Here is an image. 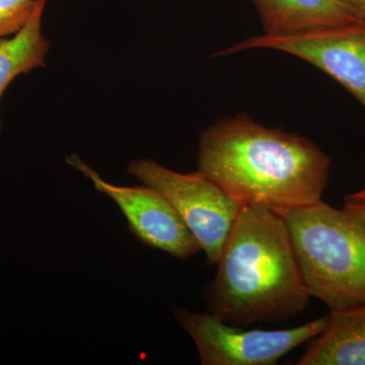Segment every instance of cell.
I'll list each match as a JSON object with an SVG mask.
<instances>
[{
  "mask_svg": "<svg viewBox=\"0 0 365 365\" xmlns=\"http://www.w3.org/2000/svg\"><path fill=\"white\" fill-rule=\"evenodd\" d=\"M38 0H0V38L11 37L30 20Z\"/></svg>",
  "mask_w": 365,
  "mask_h": 365,
  "instance_id": "8fae6325",
  "label": "cell"
},
{
  "mask_svg": "<svg viewBox=\"0 0 365 365\" xmlns=\"http://www.w3.org/2000/svg\"><path fill=\"white\" fill-rule=\"evenodd\" d=\"M263 26V35L287 36L324 26L365 20L338 0H250Z\"/></svg>",
  "mask_w": 365,
  "mask_h": 365,
  "instance_id": "ba28073f",
  "label": "cell"
},
{
  "mask_svg": "<svg viewBox=\"0 0 365 365\" xmlns=\"http://www.w3.org/2000/svg\"><path fill=\"white\" fill-rule=\"evenodd\" d=\"M216 266L208 312L230 325L281 323L311 299L287 223L270 209L242 206Z\"/></svg>",
  "mask_w": 365,
  "mask_h": 365,
  "instance_id": "7a4b0ae2",
  "label": "cell"
},
{
  "mask_svg": "<svg viewBox=\"0 0 365 365\" xmlns=\"http://www.w3.org/2000/svg\"><path fill=\"white\" fill-rule=\"evenodd\" d=\"M297 365H365V304L332 311Z\"/></svg>",
  "mask_w": 365,
  "mask_h": 365,
  "instance_id": "9c48e42d",
  "label": "cell"
},
{
  "mask_svg": "<svg viewBox=\"0 0 365 365\" xmlns=\"http://www.w3.org/2000/svg\"><path fill=\"white\" fill-rule=\"evenodd\" d=\"M345 199H349V200L365 201V188L360 190L359 192H355V193L350 194V195L346 197Z\"/></svg>",
  "mask_w": 365,
  "mask_h": 365,
  "instance_id": "5bb4252c",
  "label": "cell"
},
{
  "mask_svg": "<svg viewBox=\"0 0 365 365\" xmlns=\"http://www.w3.org/2000/svg\"><path fill=\"white\" fill-rule=\"evenodd\" d=\"M343 208L365 225V201L345 199L344 207Z\"/></svg>",
  "mask_w": 365,
  "mask_h": 365,
  "instance_id": "7c38bea8",
  "label": "cell"
},
{
  "mask_svg": "<svg viewBox=\"0 0 365 365\" xmlns=\"http://www.w3.org/2000/svg\"><path fill=\"white\" fill-rule=\"evenodd\" d=\"M338 1L356 11L361 18L365 19V0H338Z\"/></svg>",
  "mask_w": 365,
  "mask_h": 365,
  "instance_id": "4fadbf2b",
  "label": "cell"
},
{
  "mask_svg": "<svg viewBox=\"0 0 365 365\" xmlns=\"http://www.w3.org/2000/svg\"><path fill=\"white\" fill-rule=\"evenodd\" d=\"M309 294L332 311L365 304V225L321 201L281 213Z\"/></svg>",
  "mask_w": 365,
  "mask_h": 365,
  "instance_id": "3957f363",
  "label": "cell"
},
{
  "mask_svg": "<svg viewBox=\"0 0 365 365\" xmlns=\"http://www.w3.org/2000/svg\"><path fill=\"white\" fill-rule=\"evenodd\" d=\"M288 53L335 79L365 109V20L287 36L259 35L235 43L216 56L249 50Z\"/></svg>",
  "mask_w": 365,
  "mask_h": 365,
  "instance_id": "8992f818",
  "label": "cell"
},
{
  "mask_svg": "<svg viewBox=\"0 0 365 365\" xmlns=\"http://www.w3.org/2000/svg\"><path fill=\"white\" fill-rule=\"evenodd\" d=\"M66 163L83 175L100 193L117 204L123 213L131 234L150 248L160 250L174 258L185 260L201 251L192 235L169 201L150 186H117L105 181L95 170L76 155Z\"/></svg>",
  "mask_w": 365,
  "mask_h": 365,
  "instance_id": "52a82bcc",
  "label": "cell"
},
{
  "mask_svg": "<svg viewBox=\"0 0 365 365\" xmlns=\"http://www.w3.org/2000/svg\"><path fill=\"white\" fill-rule=\"evenodd\" d=\"M47 0H38L30 20L11 37L0 38V103L9 85L21 74L46 66L50 42L42 33ZM2 130L0 117V133Z\"/></svg>",
  "mask_w": 365,
  "mask_h": 365,
  "instance_id": "30bf717a",
  "label": "cell"
},
{
  "mask_svg": "<svg viewBox=\"0 0 365 365\" xmlns=\"http://www.w3.org/2000/svg\"><path fill=\"white\" fill-rule=\"evenodd\" d=\"M127 170L169 201L200 245L206 264L216 265L244 205L200 170L182 174L153 160H133Z\"/></svg>",
  "mask_w": 365,
  "mask_h": 365,
  "instance_id": "277c9868",
  "label": "cell"
},
{
  "mask_svg": "<svg viewBox=\"0 0 365 365\" xmlns=\"http://www.w3.org/2000/svg\"><path fill=\"white\" fill-rule=\"evenodd\" d=\"M175 318L195 343L202 365H273L323 333L330 314L284 330H245L211 313L173 307Z\"/></svg>",
  "mask_w": 365,
  "mask_h": 365,
  "instance_id": "5b68a950",
  "label": "cell"
},
{
  "mask_svg": "<svg viewBox=\"0 0 365 365\" xmlns=\"http://www.w3.org/2000/svg\"><path fill=\"white\" fill-rule=\"evenodd\" d=\"M198 170L242 205L277 215L323 201L330 158L299 134L269 128L247 115L225 118L199 139Z\"/></svg>",
  "mask_w": 365,
  "mask_h": 365,
  "instance_id": "6da1fadb",
  "label": "cell"
}]
</instances>
